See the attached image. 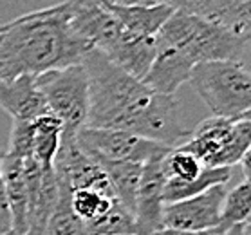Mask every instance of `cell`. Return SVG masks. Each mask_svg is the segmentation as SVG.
Masks as SVG:
<instances>
[{"mask_svg":"<svg viewBox=\"0 0 251 235\" xmlns=\"http://www.w3.org/2000/svg\"><path fill=\"white\" fill-rule=\"evenodd\" d=\"M81 65L89 80L87 129L132 132L170 149L186 141L190 131L174 96L152 91L96 49L87 52Z\"/></svg>","mask_w":251,"mask_h":235,"instance_id":"cell-1","label":"cell"},{"mask_svg":"<svg viewBox=\"0 0 251 235\" xmlns=\"http://www.w3.org/2000/svg\"><path fill=\"white\" fill-rule=\"evenodd\" d=\"M91 49L69 24L67 0L29 11L0 33V80L78 65Z\"/></svg>","mask_w":251,"mask_h":235,"instance_id":"cell-2","label":"cell"},{"mask_svg":"<svg viewBox=\"0 0 251 235\" xmlns=\"http://www.w3.org/2000/svg\"><path fill=\"white\" fill-rule=\"evenodd\" d=\"M155 40L183 54L192 65L237 60L246 47V42L233 31L186 9H176L161 27Z\"/></svg>","mask_w":251,"mask_h":235,"instance_id":"cell-3","label":"cell"},{"mask_svg":"<svg viewBox=\"0 0 251 235\" xmlns=\"http://www.w3.org/2000/svg\"><path fill=\"white\" fill-rule=\"evenodd\" d=\"M188 81L217 118L239 120L251 110V73L239 60L197 63Z\"/></svg>","mask_w":251,"mask_h":235,"instance_id":"cell-4","label":"cell"},{"mask_svg":"<svg viewBox=\"0 0 251 235\" xmlns=\"http://www.w3.org/2000/svg\"><path fill=\"white\" fill-rule=\"evenodd\" d=\"M179 149L194 154L204 168H233L251 149V123L211 116L195 125Z\"/></svg>","mask_w":251,"mask_h":235,"instance_id":"cell-5","label":"cell"},{"mask_svg":"<svg viewBox=\"0 0 251 235\" xmlns=\"http://www.w3.org/2000/svg\"><path fill=\"white\" fill-rule=\"evenodd\" d=\"M46 104L62 121L63 134L76 136L85 127L89 114V80L83 65H69L34 76Z\"/></svg>","mask_w":251,"mask_h":235,"instance_id":"cell-6","label":"cell"},{"mask_svg":"<svg viewBox=\"0 0 251 235\" xmlns=\"http://www.w3.org/2000/svg\"><path fill=\"white\" fill-rule=\"evenodd\" d=\"M78 143L91 154L101 156L112 161H130L145 165L154 157L170 152V147L161 145L152 139L136 136L132 132L116 129H87L83 127L76 134Z\"/></svg>","mask_w":251,"mask_h":235,"instance_id":"cell-7","label":"cell"},{"mask_svg":"<svg viewBox=\"0 0 251 235\" xmlns=\"http://www.w3.org/2000/svg\"><path fill=\"white\" fill-rule=\"evenodd\" d=\"M226 194L228 186L217 184L199 195L165 205L163 228L188 234H210L221 224V212Z\"/></svg>","mask_w":251,"mask_h":235,"instance_id":"cell-8","label":"cell"},{"mask_svg":"<svg viewBox=\"0 0 251 235\" xmlns=\"http://www.w3.org/2000/svg\"><path fill=\"white\" fill-rule=\"evenodd\" d=\"M166 156V154H165ZM165 156L154 157L143 165L141 181L136 197V235H154L163 228L166 174L163 168Z\"/></svg>","mask_w":251,"mask_h":235,"instance_id":"cell-9","label":"cell"},{"mask_svg":"<svg viewBox=\"0 0 251 235\" xmlns=\"http://www.w3.org/2000/svg\"><path fill=\"white\" fill-rule=\"evenodd\" d=\"M0 109L11 116L13 121L29 123L49 114L51 110L46 104V98L40 92L34 76H18L15 80L0 83Z\"/></svg>","mask_w":251,"mask_h":235,"instance_id":"cell-10","label":"cell"},{"mask_svg":"<svg viewBox=\"0 0 251 235\" xmlns=\"http://www.w3.org/2000/svg\"><path fill=\"white\" fill-rule=\"evenodd\" d=\"M194 67L195 65H192L183 54L174 51L172 47L157 44L154 62L141 81L159 94L174 96V92L190 80Z\"/></svg>","mask_w":251,"mask_h":235,"instance_id":"cell-11","label":"cell"},{"mask_svg":"<svg viewBox=\"0 0 251 235\" xmlns=\"http://www.w3.org/2000/svg\"><path fill=\"white\" fill-rule=\"evenodd\" d=\"M186 11L221 24L251 44V0H194Z\"/></svg>","mask_w":251,"mask_h":235,"instance_id":"cell-12","label":"cell"},{"mask_svg":"<svg viewBox=\"0 0 251 235\" xmlns=\"http://www.w3.org/2000/svg\"><path fill=\"white\" fill-rule=\"evenodd\" d=\"M91 156L98 161V165L103 168V172H105V176L109 179L110 186L114 190L116 199L120 201L121 207H125L134 215V212H136L137 188H139V181H141V174H143V165L130 163V161L105 159V157L96 154H91Z\"/></svg>","mask_w":251,"mask_h":235,"instance_id":"cell-13","label":"cell"},{"mask_svg":"<svg viewBox=\"0 0 251 235\" xmlns=\"http://www.w3.org/2000/svg\"><path fill=\"white\" fill-rule=\"evenodd\" d=\"M109 6V4H107ZM110 13L121 24V27L136 36L155 38L166 20L174 15V7L157 4L150 7H114L109 6Z\"/></svg>","mask_w":251,"mask_h":235,"instance_id":"cell-14","label":"cell"},{"mask_svg":"<svg viewBox=\"0 0 251 235\" xmlns=\"http://www.w3.org/2000/svg\"><path fill=\"white\" fill-rule=\"evenodd\" d=\"M33 131V159L42 166L52 168L63 136V125L54 114H44L31 121Z\"/></svg>","mask_w":251,"mask_h":235,"instance_id":"cell-15","label":"cell"},{"mask_svg":"<svg viewBox=\"0 0 251 235\" xmlns=\"http://www.w3.org/2000/svg\"><path fill=\"white\" fill-rule=\"evenodd\" d=\"M229 179H231V168H204L199 178L190 181V183L166 179L165 194H163L165 205L199 195L206 190H210L211 186H217V184H228Z\"/></svg>","mask_w":251,"mask_h":235,"instance_id":"cell-16","label":"cell"},{"mask_svg":"<svg viewBox=\"0 0 251 235\" xmlns=\"http://www.w3.org/2000/svg\"><path fill=\"white\" fill-rule=\"evenodd\" d=\"M251 217V183L240 181L228 190L221 212V228L226 230L235 224H246Z\"/></svg>","mask_w":251,"mask_h":235,"instance_id":"cell-17","label":"cell"},{"mask_svg":"<svg viewBox=\"0 0 251 235\" xmlns=\"http://www.w3.org/2000/svg\"><path fill=\"white\" fill-rule=\"evenodd\" d=\"M58 183V181H56ZM44 235H83V224L78 221L69 203V192L58 184V199Z\"/></svg>","mask_w":251,"mask_h":235,"instance_id":"cell-18","label":"cell"},{"mask_svg":"<svg viewBox=\"0 0 251 235\" xmlns=\"http://www.w3.org/2000/svg\"><path fill=\"white\" fill-rule=\"evenodd\" d=\"M163 168H165L166 179L172 181H181V183H190L201 176L204 170V166L201 165V161L194 154H190L186 150L172 149L163 159Z\"/></svg>","mask_w":251,"mask_h":235,"instance_id":"cell-19","label":"cell"},{"mask_svg":"<svg viewBox=\"0 0 251 235\" xmlns=\"http://www.w3.org/2000/svg\"><path fill=\"white\" fill-rule=\"evenodd\" d=\"M13 232V215L11 207L7 201L4 181L0 183V235H9Z\"/></svg>","mask_w":251,"mask_h":235,"instance_id":"cell-20","label":"cell"},{"mask_svg":"<svg viewBox=\"0 0 251 235\" xmlns=\"http://www.w3.org/2000/svg\"><path fill=\"white\" fill-rule=\"evenodd\" d=\"M105 4L114 7H150L157 6V0H105Z\"/></svg>","mask_w":251,"mask_h":235,"instance_id":"cell-21","label":"cell"},{"mask_svg":"<svg viewBox=\"0 0 251 235\" xmlns=\"http://www.w3.org/2000/svg\"><path fill=\"white\" fill-rule=\"evenodd\" d=\"M240 165H242V174H244V181H248V183H251V149L250 152L242 157V161H240Z\"/></svg>","mask_w":251,"mask_h":235,"instance_id":"cell-22","label":"cell"},{"mask_svg":"<svg viewBox=\"0 0 251 235\" xmlns=\"http://www.w3.org/2000/svg\"><path fill=\"white\" fill-rule=\"evenodd\" d=\"M157 2L159 4H166V6L174 7V9H188L194 0H157Z\"/></svg>","mask_w":251,"mask_h":235,"instance_id":"cell-23","label":"cell"},{"mask_svg":"<svg viewBox=\"0 0 251 235\" xmlns=\"http://www.w3.org/2000/svg\"><path fill=\"white\" fill-rule=\"evenodd\" d=\"M221 235H246V224H235L226 228Z\"/></svg>","mask_w":251,"mask_h":235,"instance_id":"cell-24","label":"cell"},{"mask_svg":"<svg viewBox=\"0 0 251 235\" xmlns=\"http://www.w3.org/2000/svg\"><path fill=\"white\" fill-rule=\"evenodd\" d=\"M239 120H246V121H250V123H251V110H250V112H246V114L242 116V118H239Z\"/></svg>","mask_w":251,"mask_h":235,"instance_id":"cell-25","label":"cell"},{"mask_svg":"<svg viewBox=\"0 0 251 235\" xmlns=\"http://www.w3.org/2000/svg\"><path fill=\"white\" fill-rule=\"evenodd\" d=\"M4 157H6V150L0 147V161H4Z\"/></svg>","mask_w":251,"mask_h":235,"instance_id":"cell-26","label":"cell"},{"mask_svg":"<svg viewBox=\"0 0 251 235\" xmlns=\"http://www.w3.org/2000/svg\"><path fill=\"white\" fill-rule=\"evenodd\" d=\"M246 235H251V224H246Z\"/></svg>","mask_w":251,"mask_h":235,"instance_id":"cell-27","label":"cell"},{"mask_svg":"<svg viewBox=\"0 0 251 235\" xmlns=\"http://www.w3.org/2000/svg\"><path fill=\"white\" fill-rule=\"evenodd\" d=\"M7 27V24H0V33H4V29Z\"/></svg>","mask_w":251,"mask_h":235,"instance_id":"cell-28","label":"cell"},{"mask_svg":"<svg viewBox=\"0 0 251 235\" xmlns=\"http://www.w3.org/2000/svg\"><path fill=\"white\" fill-rule=\"evenodd\" d=\"M246 224H251V217H250V219H248V223H246Z\"/></svg>","mask_w":251,"mask_h":235,"instance_id":"cell-29","label":"cell"},{"mask_svg":"<svg viewBox=\"0 0 251 235\" xmlns=\"http://www.w3.org/2000/svg\"><path fill=\"white\" fill-rule=\"evenodd\" d=\"M9 235H18V234H13V232H11V234H9Z\"/></svg>","mask_w":251,"mask_h":235,"instance_id":"cell-30","label":"cell"},{"mask_svg":"<svg viewBox=\"0 0 251 235\" xmlns=\"http://www.w3.org/2000/svg\"><path fill=\"white\" fill-rule=\"evenodd\" d=\"M100 2H105V0H100Z\"/></svg>","mask_w":251,"mask_h":235,"instance_id":"cell-31","label":"cell"},{"mask_svg":"<svg viewBox=\"0 0 251 235\" xmlns=\"http://www.w3.org/2000/svg\"><path fill=\"white\" fill-rule=\"evenodd\" d=\"M0 83H2V80H0Z\"/></svg>","mask_w":251,"mask_h":235,"instance_id":"cell-32","label":"cell"}]
</instances>
